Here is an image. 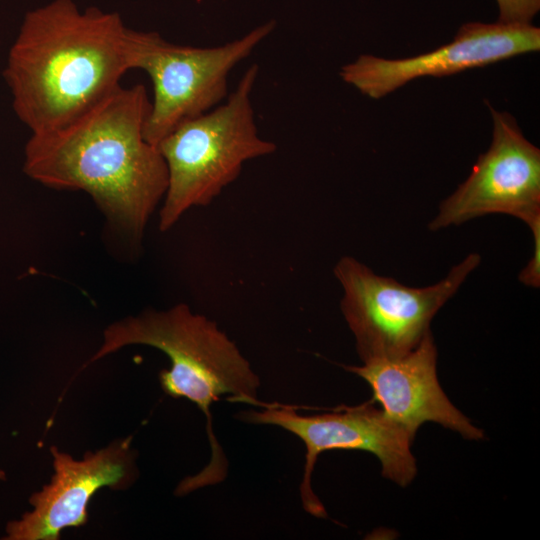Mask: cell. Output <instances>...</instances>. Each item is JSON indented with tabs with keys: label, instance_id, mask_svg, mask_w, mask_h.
I'll list each match as a JSON object with an SVG mask.
<instances>
[{
	"label": "cell",
	"instance_id": "6da1fadb",
	"mask_svg": "<svg viewBox=\"0 0 540 540\" xmlns=\"http://www.w3.org/2000/svg\"><path fill=\"white\" fill-rule=\"evenodd\" d=\"M146 88L120 85L67 124L31 134L25 173L61 190L87 192L117 229L141 236L167 185L166 163L144 136Z\"/></svg>",
	"mask_w": 540,
	"mask_h": 540
},
{
	"label": "cell",
	"instance_id": "7a4b0ae2",
	"mask_svg": "<svg viewBox=\"0 0 540 540\" xmlns=\"http://www.w3.org/2000/svg\"><path fill=\"white\" fill-rule=\"evenodd\" d=\"M132 35L118 13L72 0L28 11L4 78L31 134L67 124L119 87L131 70Z\"/></svg>",
	"mask_w": 540,
	"mask_h": 540
},
{
	"label": "cell",
	"instance_id": "3957f363",
	"mask_svg": "<svg viewBox=\"0 0 540 540\" xmlns=\"http://www.w3.org/2000/svg\"><path fill=\"white\" fill-rule=\"evenodd\" d=\"M137 344L156 348L168 356L170 368L159 375L163 391L173 398L193 402L207 419L211 459L199 473L182 480L176 494L183 496L223 481L227 461L212 430L211 404L229 395L228 400L233 402L267 406L257 397L258 376L214 321L182 303L163 311L147 310L109 325L102 345L86 365Z\"/></svg>",
	"mask_w": 540,
	"mask_h": 540
},
{
	"label": "cell",
	"instance_id": "277c9868",
	"mask_svg": "<svg viewBox=\"0 0 540 540\" xmlns=\"http://www.w3.org/2000/svg\"><path fill=\"white\" fill-rule=\"evenodd\" d=\"M258 72V65H251L224 103L181 123L158 143L168 172L161 231L189 209L208 206L239 177L245 162L276 151L255 122L251 94Z\"/></svg>",
	"mask_w": 540,
	"mask_h": 540
},
{
	"label": "cell",
	"instance_id": "5b68a950",
	"mask_svg": "<svg viewBox=\"0 0 540 540\" xmlns=\"http://www.w3.org/2000/svg\"><path fill=\"white\" fill-rule=\"evenodd\" d=\"M480 260L478 254H469L438 283L416 288L380 276L353 257H342L334 268L343 290L341 311L363 363L397 359L412 351Z\"/></svg>",
	"mask_w": 540,
	"mask_h": 540
},
{
	"label": "cell",
	"instance_id": "8992f818",
	"mask_svg": "<svg viewBox=\"0 0 540 540\" xmlns=\"http://www.w3.org/2000/svg\"><path fill=\"white\" fill-rule=\"evenodd\" d=\"M267 22L239 39L215 47L169 42L157 32L133 30L131 69L145 71L153 99L144 125L148 142L158 143L181 123L215 108L228 93V75L274 29Z\"/></svg>",
	"mask_w": 540,
	"mask_h": 540
},
{
	"label": "cell",
	"instance_id": "52a82bcc",
	"mask_svg": "<svg viewBox=\"0 0 540 540\" xmlns=\"http://www.w3.org/2000/svg\"><path fill=\"white\" fill-rule=\"evenodd\" d=\"M244 422L274 425L296 435L306 447L304 475L300 495L304 509L325 518L326 510L312 490L311 477L318 456L329 450H361L374 454L382 466V475L406 487L417 473L408 434L371 400L359 406H342L317 415H300L286 405L268 404L261 411L238 414Z\"/></svg>",
	"mask_w": 540,
	"mask_h": 540
},
{
	"label": "cell",
	"instance_id": "ba28073f",
	"mask_svg": "<svg viewBox=\"0 0 540 540\" xmlns=\"http://www.w3.org/2000/svg\"><path fill=\"white\" fill-rule=\"evenodd\" d=\"M487 106L493 118L492 143L469 177L440 204L430 230L494 213L526 224L540 217V150L524 137L512 115Z\"/></svg>",
	"mask_w": 540,
	"mask_h": 540
},
{
	"label": "cell",
	"instance_id": "9c48e42d",
	"mask_svg": "<svg viewBox=\"0 0 540 540\" xmlns=\"http://www.w3.org/2000/svg\"><path fill=\"white\" fill-rule=\"evenodd\" d=\"M540 50V29L531 24L462 25L454 40L431 52L405 59L360 55L340 70L343 81L379 99L420 77H443Z\"/></svg>",
	"mask_w": 540,
	"mask_h": 540
},
{
	"label": "cell",
	"instance_id": "30bf717a",
	"mask_svg": "<svg viewBox=\"0 0 540 540\" xmlns=\"http://www.w3.org/2000/svg\"><path fill=\"white\" fill-rule=\"evenodd\" d=\"M53 476L31 495L30 512L6 527L8 540H58L61 532L87 522V507L103 487L128 488L137 476L132 437L118 439L75 460L55 446L50 448Z\"/></svg>",
	"mask_w": 540,
	"mask_h": 540
},
{
	"label": "cell",
	"instance_id": "8fae6325",
	"mask_svg": "<svg viewBox=\"0 0 540 540\" xmlns=\"http://www.w3.org/2000/svg\"><path fill=\"white\" fill-rule=\"evenodd\" d=\"M437 349L429 332L408 354L397 359L347 366L372 389V401L401 427L413 441L421 425L435 422L459 433L467 440H481L484 433L475 427L448 399L436 373Z\"/></svg>",
	"mask_w": 540,
	"mask_h": 540
},
{
	"label": "cell",
	"instance_id": "7c38bea8",
	"mask_svg": "<svg viewBox=\"0 0 540 540\" xmlns=\"http://www.w3.org/2000/svg\"><path fill=\"white\" fill-rule=\"evenodd\" d=\"M499 8L498 22L531 24L540 9V0H496Z\"/></svg>",
	"mask_w": 540,
	"mask_h": 540
},
{
	"label": "cell",
	"instance_id": "4fadbf2b",
	"mask_svg": "<svg viewBox=\"0 0 540 540\" xmlns=\"http://www.w3.org/2000/svg\"><path fill=\"white\" fill-rule=\"evenodd\" d=\"M532 231L534 247L531 259L520 272L519 280L529 287L540 286V217L527 224Z\"/></svg>",
	"mask_w": 540,
	"mask_h": 540
},
{
	"label": "cell",
	"instance_id": "5bb4252c",
	"mask_svg": "<svg viewBox=\"0 0 540 540\" xmlns=\"http://www.w3.org/2000/svg\"><path fill=\"white\" fill-rule=\"evenodd\" d=\"M4 477H5L4 472L0 470V479H4Z\"/></svg>",
	"mask_w": 540,
	"mask_h": 540
}]
</instances>
